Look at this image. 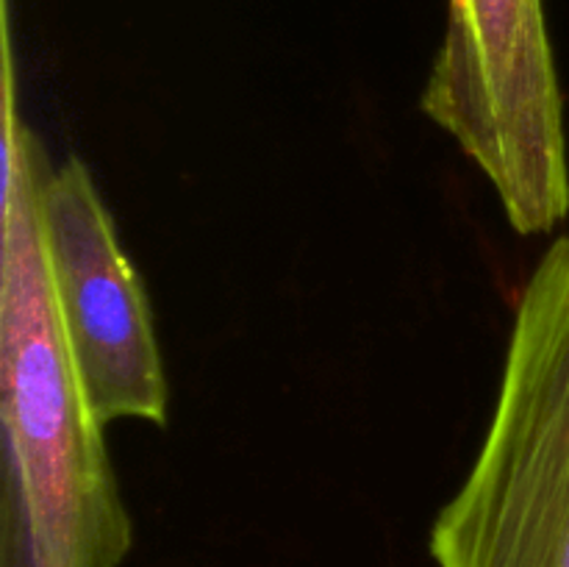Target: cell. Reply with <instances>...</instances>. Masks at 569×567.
Here are the masks:
<instances>
[{
	"instance_id": "cell-1",
	"label": "cell",
	"mask_w": 569,
	"mask_h": 567,
	"mask_svg": "<svg viewBox=\"0 0 569 567\" xmlns=\"http://www.w3.org/2000/svg\"><path fill=\"white\" fill-rule=\"evenodd\" d=\"M0 156L3 461L20 489L39 567H120L133 520L56 311L39 233V183L50 159L17 109L9 50Z\"/></svg>"
},
{
	"instance_id": "cell-2",
	"label": "cell",
	"mask_w": 569,
	"mask_h": 567,
	"mask_svg": "<svg viewBox=\"0 0 569 567\" xmlns=\"http://www.w3.org/2000/svg\"><path fill=\"white\" fill-rule=\"evenodd\" d=\"M428 545L437 567H569V233L522 287L492 420Z\"/></svg>"
},
{
	"instance_id": "cell-3",
	"label": "cell",
	"mask_w": 569,
	"mask_h": 567,
	"mask_svg": "<svg viewBox=\"0 0 569 567\" xmlns=\"http://www.w3.org/2000/svg\"><path fill=\"white\" fill-rule=\"evenodd\" d=\"M420 109L476 161L517 233L567 220L565 100L542 0H448Z\"/></svg>"
},
{
	"instance_id": "cell-4",
	"label": "cell",
	"mask_w": 569,
	"mask_h": 567,
	"mask_svg": "<svg viewBox=\"0 0 569 567\" xmlns=\"http://www.w3.org/2000/svg\"><path fill=\"white\" fill-rule=\"evenodd\" d=\"M39 233L61 331L98 422L164 426L170 387L150 300L81 159L44 172Z\"/></svg>"
},
{
	"instance_id": "cell-5",
	"label": "cell",
	"mask_w": 569,
	"mask_h": 567,
	"mask_svg": "<svg viewBox=\"0 0 569 567\" xmlns=\"http://www.w3.org/2000/svg\"><path fill=\"white\" fill-rule=\"evenodd\" d=\"M0 567H39L33 550L26 506L11 470L3 461V493H0Z\"/></svg>"
}]
</instances>
